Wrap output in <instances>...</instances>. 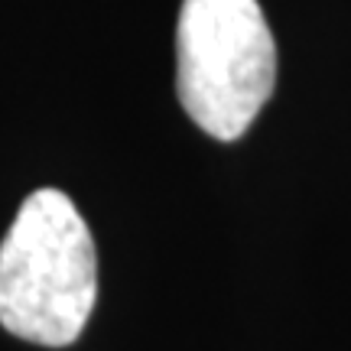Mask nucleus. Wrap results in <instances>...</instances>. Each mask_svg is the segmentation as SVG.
<instances>
[{
  "mask_svg": "<svg viewBox=\"0 0 351 351\" xmlns=\"http://www.w3.org/2000/svg\"><path fill=\"white\" fill-rule=\"evenodd\" d=\"M98 302V251L75 202L36 189L0 244V326L10 335L65 348L82 339Z\"/></svg>",
  "mask_w": 351,
  "mask_h": 351,
  "instance_id": "1",
  "label": "nucleus"
},
{
  "mask_svg": "<svg viewBox=\"0 0 351 351\" xmlns=\"http://www.w3.org/2000/svg\"><path fill=\"white\" fill-rule=\"evenodd\" d=\"M276 88V43L257 0H182L176 20V95L192 124L241 140Z\"/></svg>",
  "mask_w": 351,
  "mask_h": 351,
  "instance_id": "2",
  "label": "nucleus"
}]
</instances>
